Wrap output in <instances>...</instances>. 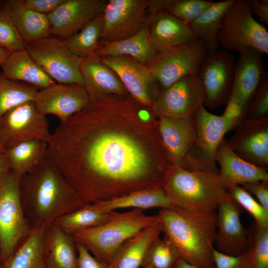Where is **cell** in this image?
<instances>
[{
  "instance_id": "4316f807",
  "label": "cell",
  "mask_w": 268,
  "mask_h": 268,
  "mask_svg": "<svg viewBox=\"0 0 268 268\" xmlns=\"http://www.w3.org/2000/svg\"><path fill=\"white\" fill-rule=\"evenodd\" d=\"M100 43L101 47L95 52L99 57L128 56L145 65L158 53L150 44L146 21L137 33L128 38L113 42L100 41Z\"/></svg>"
},
{
  "instance_id": "ba28073f",
  "label": "cell",
  "mask_w": 268,
  "mask_h": 268,
  "mask_svg": "<svg viewBox=\"0 0 268 268\" xmlns=\"http://www.w3.org/2000/svg\"><path fill=\"white\" fill-rule=\"evenodd\" d=\"M20 177L9 170L0 179V251L2 264L32 228L24 212Z\"/></svg>"
},
{
  "instance_id": "d6a6232c",
  "label": "cell",
  "mask_w": 268,
  "mask_h": 268,
  "mask_svg": "<svg viewBox=\"0 0 268 268\" xmlns=\"http://www.w3.org/2000/svg\"><path fill=\"white\" fill-rule=\"evenodd\" d=\"M48 143L32 140L18 143L6 149L10 170L21 177L38 166L48 155Z\"/></svg>"
},
{
  "instance_id": "44dd1931",
  "label": "cell",
  "mask_w": 268,
  "mask_h": 268,
  "mask_svg": "<svg viewBox=\"0 0 268 268\" xmlns=\"http://www.w3.org/2000/svg\"><path fill=\"white\" fill-rule=\"evenodd\" d=\"M158 131L170 165H181L196 135L194 117L173 119L158 116Z\"/></svg>"
},
{
  "instance_id": "f546056e",
  "label": "cell",
  "mask_w": 268,
  "mask_h": 268,
  "mask_svg": "<svg viewBox=\"0 0 268 268\" xmlns=\"http://www.w3.org/2000/svg\"><path fill=\"white\" fill-rule=\"evenodd\" d=\"M92 204L98 210L105 212L126 208L169 209L173 205L162 187L135 191L119 198Z\"/></svg>"
},
{
  "instance_id": "277c9868",
  "label": "cell",
  "mask_w": 268,
  "mask_h": 268,
  "mask_svg": "<svg viewBox=\"0 0 268 268\" xmlns=\"http://www.w3.org/2000/svg\"><path fill=\"white\" fill-rule=\"evenodd\" d=\"M162 188L173 205L190 212H214L227 193L219 173L170 165Z\"/></svg>"
},
{
  "instance_id": "d6986e66",
  "label": "cell",
  "mask_w": 268,
  "mask_h": 268,
  "mask_svg": "<svg viewBox=\"0 0 268 268\" xmlns=\"http://www.w3.org/2000/svg\"><path fill=\"white\" fill-rule=\"evenodd\" d=\"M227 145L237 155L257 166H268V118L241 120Z\"/></svg>"
},
{
  "instance_id": "f5cc1de1",
  "label": "cell",
  "mask_w": 268,
  "mask_h": 268,
  "mask_svg": "<svg viewBox=\"0 0 268 268\" xmlns=\"http://www.w3.org/2000/svg\"><path fill=\"white\" fill-rule=\"evenodd\" d=\"M143 268H153V267L151 264H150V265H148V266H146V267H144Z\"/></svg>"
},
{
  "instance_id": "83f0119b",
  "label": "cell",
  "mask_w": 268,
  "mask_h": 268,
  "mask_svg": "<svg viewBox=\"0 0 268 268\" xmlns=\"http://www.w3.org/2000/svg\"><path fill=\"white\" fill-rule=\"evenodd\" d=\"M47 228H32L17 244L0 268H46L44 242Z\"/></svg>"
},
{
  "instance_id": "8992f818",
  "label": "cell",
  "mask_w": 268,
  "mask_h": 268,
  "mask_svg": "<svg viewBox=\"0 0 268 268\" xmlns=\"http://www.w3.org/2000/svg\"><path fill=\"white\" fill-rule=\"evenodd\" d=\"M196 135L194 141L181 164L188 170H199L219 173L216 156L225 134L235 128L240 122L223 115L209 112L202 105L194 116Z\"/></svg>"
},
{
  "instance_id": "d590c367",
  "label": "cell",
  "mask_w": 268,
  "mask_h": 268,
  "mask_svg": "<svg viewBox=\"0 0 268 268\" xmlns=\"http://www.w3.org/2000/svg\"><path fill=\"white\" fill-rule=\"evenodd\" d=\"M38 90L31 85L10 80L0 74V119L16 106L33 101Z\"/></svg>"
},
{
  "instance_id": "603a6c76",
  "label": "cell",
  "mask_w": 268,
  "mask_h": 268,
  "mask_svg": "<svg viewBox=\"0 0 268 268\" xmlns=\"http://www.w3.org/2000/svg\"><path fill=\"white\" fill-rule=\"evenodd\" d=\"M146 21L150 44L157 53L197 39L189 24L165 11H158Z\"/></svg>"
},
{
  "instance_id": "bcb514c9",
  "label": "cell",
  "mask_w": 268,
  "mask_h": 268,
  "mask_svg": "<svg viewBox=\"0 0 268 268\" xmlns=\"http://www.w3.org/2000/svg\"><path fill=\"white\" fill-rule=\"evenodd\" d=\"M27 8L39 13L48 15L56 9L65 0H21Z\"/></svg>"
},
{
  "instance_id": "7c38bea8",
  "label": "cell",
  "mask_w": 268,
  "mask_h": 268,
  "mask_svg": "<svg viewBox=\"0 0 268 268\" xmlns=\"http://www.w3.org/2000/svg\"><path fill=\"white\" fill-rule=\"evenodd\" d=\"M101 61L115 71L134 100L154 109L162 89L146 65L128 56L103 57Z\"/></svg>"
},
{
  "instance_id": "8d00e7d4",
  "label": "cell",
  "mask_w": 268,
  "mask_h": 268,
  "mask_svg": "<svg viewBox=\"0 0 268 268\" xmlns=\"http://www.w3.org/2000/svg\"><path fill=\"white\" fill-rule=\"evenodd\" d=\"M181 257L173 243L164 236L156 239L149 247L142 265L143 268L151 264L153 268H171Z\"/></svg>"
},
{
  "instance_id": "7a4b0ae2",
  "label": "cell",
  "mask_w": 268,
  "mask_h": 268,
  "mask_svg": "<svg viewBox=\"0 0 268 268\" xmlns=\"http://www.w3.org/2000/svg\"><path fill=\"white\" fill-rule=\"evenodd\" d=\"M25 216L32 228H48L60 217L86 203L47 155L19 181Z\"/></svg>"
},
{
  "instance_id": "ffe728a7",
  "label": "cell",
  "mask_w": 268,
  "mask_h": 268,
  "mask_svg": "<svg viewBox=\"0 0 268 268\" xmlns=\"http://www.w3.org/2000/svg\"><path fill=\"white\" fill-rule=\"evenodd\" d=\"M80 71L90 103L111 94L130 95L117 74L95 54L82 59Z\"/></svg>"
},
{
  "instance_id": "74e56055",
  "label": "cell",
  "mask_w": 268,
  "mask_h": 268,
  "mask_svg": "<svg viewBox=\"0 0 268 268\" xmlns=\"http://www.w3.org/2000/svg\"><path fill=\"white\" fill-rule=\"evenodd\" d=\"M214 1L206 0H163V9L190 24Z\"/></svg>"
},
{
  "instance_id": "9a60e30c",
  "label": "cell",
  "mask_w": 268,
  "mask_h": 268,
  "mask_svg": "<svg viewBox=\"0 0 268 268\" xmlns=\"http://www.w3.org/2000/svg\"><path fill=\"white\" fill-rule=\"evenodd\" d=\"M205 93L197 75L185 76L162 91L157 98L154 111L158 116L173 119L194 117L204 105Z\"/></svg>"
},
{
  "instance_id": "816d5d0a",
  "label": "cell",
  "mask_w": 268,
  "mask_h": 268,
  "mask_svg": "<svg viewBox=\"0 0 268 268\" xmlns=\"http://www.w3.org/2000/svg\"><path fill=\"white\" fill-rule=\"evenodd\" d=\"M5 152V149L2 144L0 134V154L4 153Z\"/></svg>"
},
{
  "instance_id": "7402d4cb",
  "label": "cell",
  "mask_w": 268,
  "mask_h": 268,
  "mask_svg": "<svg viewBox=\"0 0 268 268\" xmlns=\"http://www.w3.org/2000/svg\"><path fill=\"white\" fill-rule=\"evenodd\" d=\"M239 54V58L234 67V81L231 94L237 98L247 110L266 71L263 53L248 48L240 51Z\"/></svg>"
},
{
  "instance_id": "11a10c76",
  "label": "cell",
  "mask_w": 268,
  "mask_h": 268,
  "mask_svg": "<svg viewBox=\"0 0 268 268\" xmlns=\"http://www.w3.org/2000/svg\"><path fill=\"white\" fill-rule=\"evenodd\" d=\"M4 1L0 0V7L3 5Z\"/></svg>"
},
{
  "instance_id": "f907efd6",
  "label": "cell",
  "mask_w": 268,
  "mask_h": 268,
  "mask_svg": "<svg viewBox=\"0 0 268 268\" xmlns=\"http://www.w3.org/2000/svg\"><path fill=\"white\" fill-rule=\"evenodd\" d=\"M10 53L7 50L0 48V66Z\"/></svg>"
},
{
  "instance_id": "9c48e42d",
  "label": "cell",
  "mask_w": 268,
  "mask_h": 268,
  "mask_svg": "<svg viewBox=\"0 0 268 268\" xmlns=\"http://www.w3.org/2000/svg\"><path fill=\"white\" fill-rule=\"evenodd\" d=\"M208 53L204 43L197 38L158 53L146 66L163 91L185 76L197 75Z\"/></svg>"
},
{
  "instance_id": "5bb4252c",
  "label": "cell",
  "mask_w": 268,
  "mask_h": 268,
  "mask_svg": "<svg viewBox=\"0 0 268 268\" xmlns=\"http://www.w3.org/2000/svg\"><path fill=\"white\" fill-rule=\"evenodd\" d=\"M147 0H109L103 12L100 42H113L137 33L146 18Z\"/></svg>"
},
{
  "instance_id": "1f68e13d",
  "label": "cell",
  "mask_w": 268,
  "mask_h": 268,
  "mask_svg": "<svg viewBox=\"0 0 268 268\" xmlns=\"http://www.w3.org/2000/svg\"><path fill=\"white\" fill-rule=\"evenodd\" d=\"M234 0L216 1L190 25L197 37L205 44L208 53L219 50L218 35L224 15Z\"/></svg>"
},
{
  "instance_id": "4fadbf2b",
  "label": "cell",
  "mask_w": 268,
  "mask_h": 268,
  "mask_svg": "<svg viewBox=\"0 0 268 268\" xmlns=\"http://www.w3.org/2000/svg\"><path fill=\"white\" fill-rule=\"evenodd\" d=\"M235 61L226 50H218L207 56L197 76L205 93L204 105L209 108L226 103L232 89Z\"/></svg>"
},
{
  "instance_id": "f35d334b",
  "label": "cell",
  "mask_w": 268,
  "mask_h": 268,
  "mask_svg": "<svg viewBox=\"0 0 268 268\" xmlns=\"http://www.w3.org/2000/svg\"><path fill=\"white\" fill-rule=\"evenodd\" d=\"M227 193L242 209H245L253 216L256 224L268 228V210L257 201L250 193L238 185L228 188Z\"/></svg>"
},
{
  "instance_id": "8fae6325",
  "label": "cell",
  "mask_w": 268,
  "mask_h": 268,
  "mask_svg": "<svg viewBox=\"0 0 268 268\" xmlns=\"http://www.w3.org/2000/svg\"><path fill=\"white\" fill-rule=\"evenodd\" d=\"M0 134L5 149L32 140L48 142L51 134L46 116L40 113L33 101L21 103L0 119Z\"/></svg>"
},
{
  "instance_id": "c3c4849f",
  "label": "cell",
  "mask_w": 268,
  "mask_h": 268,
  "mask_svg": "<svg viewBox=\"0 0 268 268\" xmlns=\"http://www.w3.org/2000/svg\"><path fill=\"white\" fill-rule=\"evenodd\" d=\"M9 170V163L5 153L0 154V179Z\"/></svg>"
},
{
  "instance_id": "2e32d148",
  "label": "cell",
  "mask_w": 268,
  "mask_h": 268,
  "mask_svg": "<svg viewBox=\"0 0 268 268\" xmlns=\"http://www.w3.org/2000/svg\"><path fill=\"white\" fill-rule=\"evenodd\" d=\"M216 210V250L231 256H237L248 251L249 232L241 222L242 208L226 193Z\"/></svg>"
},
{
  "instance_id": "db71d44e",
  "label": "cell",
  "mask_w": 268,
  "mask_h": 268,
  "mask_svg": "<svg viewBox=\"0 0 268 268\" xmlns=\"http://www.w3.org/2000/svg\"><path fill=\"white\" fill-rule=\"evenodd\" d=\"M2 265V262L1 260V255H0V268H1Z\"/></svg>"
},
{
  "instance_id": "60d3db41",
  "label": "cell",
  "mask_w": 268,
  "mask_h": 268,
  "mask_svg": "<svg viewBox=\"0 0 268 268\" xmlns=\"http://www.w3.org/2000/svg\"><path fill=\"white\" fill-rule=\"evenodd\" d=\"M23 40L4 6L0 7V48L10 53L25 48Z\"/></svg>"
},
{
  "instance_id": "5b68a950",
  "label": "cell",
  "mask_w": 268,
  "mask_h": 268,
  "mask_svg": "<svg viewBox=\"0 0 268 268\" xmlns=\"http://www.w3.org/2000/svg\"><path fill=\"white\" fill-rule=\"evenodd\" d=\"M158 221L157 214L147 215L142 210L110 211L108 219L96 227L72 234L100 262L111 265L120 248L130 238Z\"/></svg>"
},
{
  "instance_id": "681fc988",
  "label": "cell",
  "mask_w": 268,
  "mask_h": 268,
  "mask_svg": "<svg viewBox=\"0 0 268 268\" xmlns=\"http://www.w3.org/2000/svg\"><path fill=\"white\" fill-rule=\"evenodd\" d=\"M171 268H199L192 265L181 257L179 258L174 263Z\"/></svg>"
},
{
  "instance_id": "ee69618b",
  "label": "cell",
  "mask_w": 268,
  "mask_h": 268,
  "mask_svg": "<svg viewBox=\"0 0 268 268\" xmlns=\"http://www.w3.org/2000/svg\"><path fill=\"white\" fill-rule=\"evenodd\" d=\"M77 268H112L95 258L83 245L76 243Z\"/></svg>"
},
{
  "instance_id": "f1b7e54d",
  "label": "cell",
  "mask_w": 268,
  "mask_h": 268,
  "mask_svg": "<svg viewBox=\"0 0 268 268\" xmlns=\"http://www.w3.org/2000/svg\"><path fill=\"white\" fill-rule=\"evenodd\" d=\"M4 6L26 45L50 36V28L47 15L27 8L21 0H6Z\"/></svg>"
},
{
  "instance_id": "d4e9b609",
  "label": "cell",
  "mask_w": 268,
  "mask_h": 268,
  "mask_svg": "<svg viewBox=\"0 0 268 268\" xmlns=\"http://www.w3.org/2000/svg\"><path fill=\"white\" fill-rule=\"evenodd\" d=\"M44 255L46 268H77L75 241L55 223L47 228Z\"/></svg>"
},
{
  "instance_id": "ac0fdd59",
  "label": "cell",
  "mask_w": 268,
  "mask_h": 268,
  "mask_svg": "<svg viewBox=\"0 0 268 268\" xmlns=\"http://www.w3.org/2000/svg\"><path fill=\"white\" fill-rule=\"evenodd\" d=\"M33 102L40 113L55 115L60 122L66 121L90 103L83 86L56 83L39 89Z\"/></svg>"
},
{
  "instance_id": "836d02e7",
  "label": "cell",
  "mask_w": 268,
  "mask_h": 268,
  "mask_svg": "<svg viewBox=\"0 0 268 268\" xmlns=\"http://www.w3.org/2000/svg\"><path fill=\"white\" fill-rule=\"evenodd\" d=\"M103 12L97 15L80 31L62 40L65 46L72 54L84 59L95 54L101 48L100 38L103 29Z\"/></svg>"
},
{
  "instance_id": "7bdbcfd3",
  "label": "cell",
  "mask_w": 268,
  "mask_h": 268,
  "mask_svg": "<svg viewBox=\"0 0 268 268\" xmlns=\"http://www.w3.org/2000/svg\"><path fill=\"white\" fill-rule=\"evenodd\" d=\"M214 268H253L248 250L237 256L223 254L213 250Z\"/></svg>"
},
{
  "instance_id": "f6af8a7d",
  "label": "cell",
  "mask_w": 268,
  "mask_h": 268,
  "mask_svg": "<svg viewBox=\"0 0 268 268\" xmlns=\"http://www.w3.org/2000/svg\"><path fill=\"white\" fill-rule=\"evenodd\" d=\"M243 187L254 195L258 202L268 210V180L247 183Z\"/></svg>"
},
{
  "instance_id": "484cf974",
  "label": "cell",
  "mask_w": 268,
  "mask_h": 268,
  "mask_svg": "<svg viewBox=\"0 0 268 268\" xmlns=\"http://www.w3.org/2000/svg\"><path fill=\"white\" fill-rule=\"evenodd\" d=\"M0 67L5 77L38 89L56 83L33 60L25 48L10 53Z\"/></svg>"
},
{
  "instance_id": "4dcf8cb0",
  "label": "cell",
  "mask_w": 268,
  "mask_h": 268,
  "mask_svg": "<svg viewBox=\"0 0 268 268\" xmlns=\"http://www.w3.org/2000/svg\"><path fill=\"white\" fill-rule=\"evenodd\" d=\"M161 233L158 221L126 241L117 252L112 268H139L152 242Z\"/></svg>"
},
{
  "instance_id": "6da1fadb",
  "label": "cell",
  "mask_w": 268,
  "mask_h": 268,
  "mask_svg": "<svg viewBox=\"0 0 268 268\" xmlns=\"http://www.w3.org/2000/svg\"><path fill=\"white\" fill-rule=\"evenodd\" d=\"M158 117L130 95L106 96L60 122L48 155L86 203L162 187L170 163Z\"/></svg>"
},
{
  "instance_id": "7dc6e473",
  "label": "cell",
  "mask_w": 268,
  "mask_h": 268,
  "mask_svg": "<svg viewBox=\"0 0 268 268\" xmlns=\"http://www.w3.org/2000/svg\"><path fill=\"white\" fill-rule=\"evenodd\" d=\"M249 2L252 14L259 17L262 22L268 25V0H250Z\"/></svg>"
},
{
  "instance_id": "ab89813d",
  "label": "cell",
  "mask_w": 268,
  "mask_h": 268,
  "mask_svg": "<svg viewBox=\"0 0 268 268\" xmlns=\"http://www.w3.org/2000/svg\"><path fill=\"white\" fill-rule=\"evenodd\" d=\"M249 232L248 252L253 268H268V228L255 223Z\"/></svg>"
},
{
  "instance_id": "e0dca14e",
  "label": "cell",
  "mask_w": 268,
  "mask_h": 268,
  "mask_svg": "<svg viewBox=\"0 0 268 268\" xmlns=\"http://www.w3.org/2000/svg\"><path fill=\"white\" fill-rule=\"evenodd\" d=\"M107 2L106 0H65L47 15L50 35L62 38V40L73 36L103 12Z\"/></svg>"
},
{
  "instance_id": "30bf717a",
  "label": "cell",
  "mask_w": 268,
  "mask_h": 268,
  "mask_svg": "<svg viewBox=\"0 0 268 268\" xmlns=\"http://www.w3.org/2000/svg\"><path fill=\"white\" fill-rule=\"evenodd\" d=\"M25 49L55 82L83 86L80 71L82 59L71 53L62 40L49 36L27 44Z\"/></svg>"
},
{
  "instance_id": "e575fe53",
  "label": "cell",
  "mask_w": 268,
  "mask_h": 268,
  "mask_svg": "<svg viewBox=\"0 0 268 268\" xmlns=\"http://www.w3.org/2000/svg\"><path fill=\"white\" fill-rule=\"evenodd\" d=\"M110 212L101 211L88 203L83 206L68 213L55 222L66 232L72 234L99 226L109 218Z\"/></svg>"
},
{
  "instance_id": "b9f144b4",
  "label": "cell",
  "mask_w": 268,
  "mask_h": 268,
  "mask_svg": "<svg viewBox=\"0 0 268 268\" xmlns=\"http://www.w3.org/2000/svg\"><path fill=\"white\" fill-rule=\"evenodd\" d=\"M247 111L248 118L247 119L258 120L268 117V74L266 71L249 104Z\"/></svg>"
},
{
  "instance_id": "52a82bcc",
  "label": "cell",
  "mask_w": 268,
  "mask_h": 268,
  "mask_svg": "<svg viewBox=\"0 0 268 268\" xmlns=\"http://www.w3.org/2000/svg\"><path fill=\"white\" fill-rule=\"evenodd\" d=\"M219 46L240 52L250 48L268 54V32L253 17L248 0H234L218 35Z\"/></svg>"
},
{
  "instance_id": "cb8c5ba5",
  "label": "cell",
  "mask_w": 268,
  "mask_h": 268,
  "mask_svg": "<svg viewBox=\"0 0 268 268\" xmlns=\"http://www.w3.org/2000/svg\"><path fill=\"white\" fill-rule=\"evenodd\" d=\"M216 161L220 166L219 175L227 189L268 180V168L257 166L242 158L233 152L224 140L218 148Z\"/></svg>"
},
{
  "instance_id": "3957f363",
  "label": "cell",
  "mask_w": 268,
  "mask_h": 268,
  "mask_svg": "<svg viewBox=\"0 0 268 268\" xmlns=\"http://www.w3.org/2000/svg\"><path fill=\"white\" fill-rule=\"evenodd\" d=\"M157 216L161 232L182 258L199 268H214L216 211L190 212L172 205Z\"/></svg>"
}]
</instances>
